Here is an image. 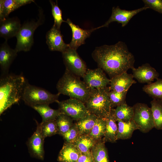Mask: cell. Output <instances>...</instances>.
Returning a JSON list of instances; mask_svg holds the SVG:
<instances>
[{"instance_id": "6da1fadb", "label": "cell", "mask_w": 162, "mask_h": 162, "mask_svg": "<svg viewBox=\"0 0 162 162\" xmlns=\"http://www.w3.org/2000/svg\"><path fill=\"white\" fill-rule=\"evenodd\" d=\"M92 55L99 68L111 78L134 67V57L122 41L96 47Z\"/></svg>"}, {"instance_id": "7a4b0ae2", "label": "cell", "mask_w": 162, "mask_h": 162, "mask_svg": "<svg viewBox=\"0 0 162 162\" xmlns=\"http://www.w3.org/2000/svg\"><path fill=\"white\" fill-rule=\"evenodd\" d=\"M21 75L9 73L2 75L0 78V115L22 99L27 82Z\"/></svg>"}, {"instance_id": "3957f363", "label": "cell", "mask_w": 162, "mask_h": 162, "mask_svg": "<svg viewBox=\"0 0 162 162\" xmlns=\"http://www.w3.org/2000/svg\"><path fill=\"white\" fill-rule=\"evenodd\" d=\"M58 93L79 100L85 103L88 98L90 90L84 82L67 69L58 82Z\"/></svg>"}, {"instance_id": "277c9868", "label": "cell", "mask_w": 162, "mask_h": 162, "mask_svg": "<svg viewBox=\"0 0 162 162\" xmlns=\"http://www.w3.org/2000/svg\"><path fill=\"white\" fill-rule=\"evenodd\" d=\"M90 90V96L85 103L89 112L98 118H106L110 113L112 107L108 95L109 87Z\"/></svg>"}, {"instance_id": "5b68a950", "label": "cell", "mask_w": 162, "mask_h": 162, "mask_svg": "<svg viewBox=\"0 0 162 162\" xmlns=\"http://www.w3.org/2000/svg\"><path fill=\"white\" fill-rule=\"evenodd\" d=\"M60 94L51 93L43 88L29 84L27 82L23 92L22 99L27 105L33 106L48 104L57 103Z\"/></svg>"}, {"instance_id": "8992f818", "label": "cell", "mask_w": 162, "mask_h": 162, "mask_svg": "<svg viewBox=\"0 0 162 162\" xmlns=\"http://www.w3.org/2000/svg\"><path fill=\"white\" fill-rule=\"evenodd\" d=\"M44 19L43 11L40 9L36 21L27 22L21 26L16 36L17 42L14 49L18 52H28L31 50L34 43V33L38 27L43 24Z\"/></svg>"}, {"instance_id": "52a82bcc", "label": "cell", "mask_w": 162, "mask_h": 162, "mask_svg": "<svg viewBox=\"0 0 162 162\" xmlns=\"http://www.w3.org/2000/svg\"><path fill=\"white\" fill-rule=\"evenodd\" d=\"M134 114L132 120L138 128L143 133L149 132L155 127L152 112L147 104L137 103L133 106Z\"/></svg>"}, {"instance_id": "ba28073f", "label": "cell", "mask_w": 162, "mask_h": 162, "mask_svg": "<svg viewBox=\"0 0 162 162\" xmlns=\"http://www.w3.org/2000/svg\"><path fill=\"white\" fill-rule=\"evenodd\" d=\"M57 103L61 112L76 121L90 113L85 104L77 99L70 98Z\"/></svg>"}, {"instance_id": "9c48e42d", "label": "cell", "mask_w": 162, "mask_h": 162, "mask_svg": "<svg viewBox=\"0 0 162 162\" xmlns=\"http://www.w3.org/2000/svg\"><path fill=\"white\" fill-rule=\"evenodd\" d=\"M62 53L66 69L78 77H83L87 71L86 66L76 50L68 47Z\"/></svg>"}, {"instance_id": "30bf717a", "label": "cell", "mask_w": 162, "mask_h": 162, "mask_svg": "<svg viewBox=\"0 0 162 162\" xmlns=\"http://www.w3.org/2000/svg\"><path fill=\"white\" fill-rule=\"evenodd\" d=\"M82 77L84 82L90 90L104 88L110 82V80L100 68L87 69Z\"/></svg>"}, {"instance_id": "8fae6325", "label": "cell", "mask_w": 162, "mask_h": 162, "mask_svg": "<svg viewBox=\"0 0 162 162\" xmlns=\"http://www.w3.org/2000/svg\"><path fill=\"white\" fill-rule=\"evenodd\" d=\"M148 8L145 6L135 10H128L121 9L118 6L113 7L112 9L111 15L108 19L103 25L96 28V29L104 27H108L110 24L113 22H117L121 24L122 27L125 26L130 19L135 15Z\"/></svg>"}, {"instance_id": "7c38bea8", "label": "cell", "mask_w": 162, "mask_h": 162, "mask_svg": "<svg viewBox=\"0 0 162 162\" xmlns=\"http://www.w3.org/2000/svg\"><path fill=\"white\" fill-rule=\"evenodd\" d=\"M36 121L37 124L36 130L28 139L27 146L32 155L42 160L44 158V144L45 138L41 133L40 123Z\"/></svg>"}, {"instance_id": "4fadbf2b", "label": "cell", "mask_w": 162, "mask_h": 162, "mask_svg": "<svg viewBox=\"0 0 162 162\" xmlns=\"http://www.w3.org/2000/svg\"><path fill=\"white\" fill-rule=\"evenodd\" d=\"M65 22L68 24L72 32V38L68 44L69 47L76 50L80 46L85 43V40L90 36L93 31L96 30V28L88 30L82 29L73 23L69 19H68Z\"/></svg>"}, {"instance_id": "5bb4252c", "label": "cell", "mask_w": 162, "mask_h": 162, "mask_svg": "<svg viewBox=\"0 0 162 162\" xmlns=\"http://www.w3.org/2000/svg\"><path fill=\"white\" fill-rule=\"evenodd\" d=\"M46 43L51 51L64 52L69 47L68 44L65 43L63 39L60 29L53 26L46 33Z\"/></svg>"}, {"instance_id": "9a60e30c", "label": "cell", "mask_w": 162, "mask_h": 162, "mask_svg": "<svg viewBox=\"0 0 162 162\" xmlns=\"http://www.w3.org/2000/svg\"><path fill=\"white\" fill-rule=\"evenodd\" d=\"M132 70L134 78L141 83L149 84L154 79L158 78V73L148 63L143 64L137 68L134 67Z\"/></svg>"}, {"instance_id": "2e32d148", "label": "cell", "mask_w": 162, "mask_h": 162, "mask_svg": "<svg viewBox=\"0 0 162 162\" xmlns=\"http://www.w3.org/2000/svg\"><path fill=\"white\" fill-rule=\"evenodd\" d=\"M18 52L11 48L5 40L0 46V67L2 75L8 73L9 68L17 56Z\"/></svg>"}, {"instance_id": "e0dca14e", "label": "cell", "mask_w": 162, "mask_h": 162, "mask_svg": "<svg viewBox=\"0 0 162 162\" xmlns=\"http://www.w3.org/2000/svg\"><path fill=\"white\" fill-rule=\"evenodd\" d=\"M132 74L127 72L115 76L110 79V91L121 92L128 91L130 87L136 82L133 79Z\"/></svg>"}, {"instance_id": "ac0fdd59", "label": "cell", "mask_w": 162, "mask_h": 162, "mask_svg": "<svg viewBox=\"0 0 162 162\" xmlns=\"http://www.w3.org/2000/svg\"><path fill=\"white\" fill-rule=\"evenodd\" d=\"M22 25L16 17L7 18L0 21V36L6 40L16 37Z\"/></svg>"}, {"instance_id": "d6986e66", "label": "cell", "mask_w": 162, "mask_h": 162, "mask_svg": "<svg viewBox=\"0 0 162 162\" xmlns=\"http://www.w3.org/2000/svg\"><path fill=\"white\" fill-rule=\"evenodd\" d=\"M34 2L33 0H0V21L8 18L9 14L20 7Z\"/></svg>"}, {"instance_id": "ffe728a7", "label": "cell", "mask_w": 162, "mask_h": 162, "mask_svg": "<svg viewBox=\"0 0 162 162\" xmlns=\"http://www.w3.org/2000/svg\"><path fill=\"white\" fill-rule=\"evenodd\" d=\"M81 154L74 144L64 142L57 160L60 162H77Z\"/></svg>"}, {"instance_id": "44dd1931", "label": "cell", "mask_w": 162, "mask_h": 162, "mask_svg": "<svg viewBox=\"0 0 162 162\" xmlns=\"http://www.w3.org/2000/svg\"><path fill=\"white\" fill-rule=\"evenodd\" d=\"M105 119L106 130L105 135L102 139L105 143L106 142H115L117 141L118 126L116 123L117 121L112 109L110 114Z\"/></svg>"}, {"instance_id": "7402d4cb", "label": "cell", "mask_w": 162, "mask_h": 162, "mask_svg": "<svg viewBox=\"0 0 162 162\" xmlns=\"http://www.w3.org/2000/svg\"><path fill=\"white\" fill-rule=\"evenodd\" d=\"M117 121L118 126L117 140L130 138L134 131L138 129L137 126L132 120L128 122H124L120 120Z\"/></svg>"}, {"instance_id": "603a6c76", "label": "cell", "mask_w": 162, "mask_h": 162, "mask_svg": "<svg viewBox=\"0 0 162 162\" xmlns=\"http://www.w3.org/2000/svg\"><path fill=\"white\" fill-rule=\"evenodd\" d=\"M31 107L40 115L42 118V122L55 120L57 116L62 113L59 109H52L48 104L38 105Z\"/></svg>"}, {"instance_id": "cb8c5ba5", "label": "cell", "mask_w": 162, "mask_h": 162, "mask_svg": "<svg viewBox=\"0 0 162 162\" xmlns=\"http://www.w3.org/2000/svg\"><path fill=\"white\" fill-rule=\"evenodd\" d=\"M105 142L102 139L98 141L91 150L94 162H110Z\"/></svg>"}, {"instance_id": "d4e9b609", "label": "cell", "mask_w": 162, "mask_h": 162, "mask_svg": "<svg viewBox=\"0 0 162 162\" xmlns=\"http://www.w3.org/2000/svg\"><path fill=\"white\" fill-rule=\"evenodd\" d=\"M112 110L116 121L128 122L133 118L134 114L133 106H128L126 103L117 106Z\"/></svg>"}, {"instance_id": "484cf974", "label": "cell", "mask_w": 162, "mask_h": 162, "mask_svg": "<svg viewBox=\"0 0 162 162\" xmlns=\"http://www.w3.org/2000/svg\"><path fill=\"white\" fill-rule=\"evenodd\" d=\"M98 117L89 114L76 122L80 135L88 134L95 124Z\"/></svg>"}, {"instance_id": "4316f807", "label": "cell", "mask_w": 162, "mask_h": 162, "mask_svg": "<svg viewBox=\"0 0 162 162\" xmlns=\"http://www.w3.org/2000/svg\"><path fill=\"white\" fill-rule=\"evenodd\" d=\"M97 142L88 134L82 135L78 137L74 144L82 153L85 154L90 152Z\"/></svg>"}, {"instance_id": "83f0119b", "label": "cell", "mask_w": 162, "mask_h": 162, "mask_svg": "<svg viewBox=\"0 0 162 162\" xmlns=\"http://www.w3.org/2000/svg\"><path fill=\"white\" fill-rule=\"evenodd\" d=\"M155 128L162 130V100L153 99L150 102Z\"/></svg>"}, {"instance_id": "f1b7e54d", "label": "cell", "mask_w": 162, "mask_h": 162, "mask_svg": "<svg viewBox=\"0 0 162 162\" xmlns=\"http://www.w3.org/2000/svg\"><path fill=\"white\" fill-rule=\"evenodd\" d=\"M142 89L153 99L162 100V79L158 78L155 82L145 85Z\"/></svg>"}, {"instance_id": "f546056e", "label": "cell", "mask_w": 162, "mask_h": 162, "mask_svg": "<svg viewBox=\"0 0 162 162\" xmlns=\"http://www.w3.org/2000/svg\"><path fill=\"white\" fill-rule=\"evenodd\" d=\"M106 130L105 118L98 117L96 122L88 134L97 141L104 136Z\"/></svg>"}, {"instance_id": "4dcf8cb0", "label": "cell", "mask_w": 162, "mask_h": 162, "mask_svg": "<svg viewBox=\"0 0 162 162\" xmlns=\"http://www.w3.org/2000/svg\"><path fill=\"white\" fill-rule=\"evenodd\" d=\"M73 120L63 113L59 115L55 120L58 130V134L62 136L67 132L73 126Z\"/></svg>"}, {"instance_id": "1f68e13d", "label": "cell", "mask_w": 162, "mask_h": 162, "mask_svg": "<svg viewBox=\"0 0 162 162\" xmlns=\"http://www.w3.org/2000/svg\"><path fill=\"white\" fill-rule=\"evenodd\" d=\"M41 134L45 138L58 134V130L55 120L48 121L40 123Z\"/></svg>"}, {"instance_id": "d6a6232c", "label": "cell", "mask_w": 162, "mask_h": 162, "mask_svg": "<svg viewBox=\"0 0 162 162\" xmlns=\"http://www.w3.org/2000/svg\"><path fill=\"white\" fill-rule=\"evenodd\" d=\"M128 91L121 92L109 91L108 95L110 99L112 107H117L125 103V99Z\"/></svg>"}, {"instance_id": "836d02e7", "label": "cell", "mask_w": 162, "mask_h": 162, "mask_svg": "<svg viewBox=\"0 0 162 162\" xmlns=\"http://www.w3.org/2000/svg\"><path fill=\"white\" fill-rule=\"evenodd\" d=\"M49 2L51 5L52 14L54 19L53 26L60 29L62 22H65L62 18V11L58 5L57 1L56 2L52 0H50Z\"/></svg>"}, {"instance_id": "e575fe53", "label": "cell", "mask_w": 162, "mask_h": 162, "mask_svg": "<svg viewBox=\"0 0 162 162\" xmlns=\"http://www.w3.org/2000/svg\"><path fill=\"white\" fill-rule=\"evenodd\" d=\"M80 135L76 123L66 133L62 135L65 142L74 144Z\"/></svg>"}, {"instance_id": "d590c367", "label": "cell", "mask_w": 162, "mask_h": 162, "mask_svg": "<svg viewBox=\"0 0 162 162\" xmlns=\"http://www.w3.org/2000/svg\"><path fill=\"white\" fill-rule=\"evenodd\" d=\"M145 6L162 14V0H143Z\"/></svg>"}, {"instance_id": "8d00e7d4", "label": "cell", "mask_w": 162, "mask_h": 162, "mask_svg": "<svg viewBox=\"0 0 162 162\" xmlns=\"http://www.w3.org/2000/svg\"><path fill=\"white\" fill-rule=\"evenodd\" d=\"M77 162H94L91 152L85 154L81 153Z\"/></svg>"}]
</instances>
